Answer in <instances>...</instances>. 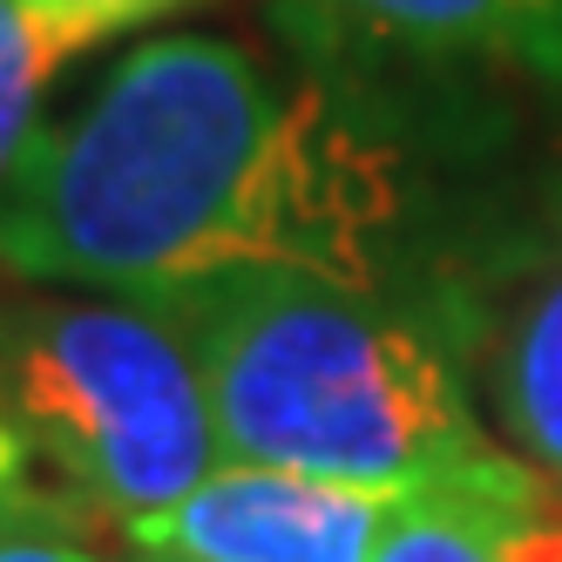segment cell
<instances>
[{"instance_id": "7c38bea8", "label": "cell", "mask_w": 562, "mask_h": 562, "mask_svg": "<svg viewBox=\"0 0 562 562\" xmlns=\"http://www.w3.org/2000/svg\"><path fill=\"white\" fill-rule=\"evenodd\" d=\"M123 562H164V555H136V549H130V555H123Z\"/></svg>"}, {"instance_id": "5b68a950", "label": "cell", "mask_w": 562, "mask_h": 562, "mask_svg": "<svg viewBox=\"0 0 562 562\" xmlns=\"http://www.w3.org/2000/svg\"><path fill=\"white\" fill-rule=\"evenodd\" d=\"M278 27L318 75L508 68L562 95V0H278Z\"/></svg>"}, {"instance_id": "ba28073f", "label": "cell", "mask_w": 562, "mask_h": 562, "mask_svg": "<svg viewBox=\"0 0 562 562\" xmlns=\"http://www.w3.org/2000/svg\"><path fill=\"white\" fill-rule=\"evenodd\" d=\"M68 61L75 55L42 21H27L14 0H0V211H8L27 156H34V143H42V130H48L42 102H48V82Z\"/></svg>"}, {"instance_id": "30bf717a", "label": "cell", "mask_w": 562, "mask_h": 562, "mask_svg": "<svg viewBox=\"0 0 562 562\" xmlns=\"http://www.w3.org/2000/svg\"><path fill=\"white\" fill-rule=\"evenodd\" d=\"M14 8L27 21H42L68 55H89V48L115 42V34H130V27H149L164 14L196 8V0H14Z\"/></svg>"}, {"instance_id": "52a82bcc", "label": "cell", "mask_w": 562, "mask_h": 562, "mask_svg": "<svg viewBox=\"0 0 562 562\" xmlns=\"http://www.w3.org/2000/svg\"><path fill=\"white\" fill-rule=\"evenodd\" d=\"M373 562H562V495L529 461L495 454L400 495Z\"/></svg>"}, {"instance_id": "8fae6325", "label": "cell", "mask_w": 562, "mask_h": 562, "mask_svg": "<svg viewBox=\"0 0 562 562\" xmlns=\"http://www.w3.org/2000/svg\"><path fill=\"white\" fill-rule=\"evenodd\" d=\"M0 562H102V555L68 529H27V536H0Z\"/></svg>"}, {"instance_id": "8992f818", "label": "cell", "mask_w": 562, "mask_h": 562, "mask_svg": "<svg viewBox=\"0 0 562 562\" xmlns=\"http://www.w3.org/2000/svg\"><path fill=\"white\" fill-rule=\"evenodd\" d=\"M440 312L508 454L529 461L562 495V190L542 211L536 237L502 265L481 312L448 299Z\"/></svg>"}, {"instance_id": "7a4b0ae2", "label": "cell", "mask_w": 562, "mask_h": 562, "mask_svg": "<svg viewBox=\"0 0 562 562\" xmlns=\"http://www.w3.org/2000/svg\"><path fill=\"white\" fill-rule=\"evenodd\" d=\"M136 305L183 333L224 461L414 495L508 454L481 427L440 299L312 271H237Z\"/></svg>"}, {"instance_id": "3957f363", "label": "cell", "mask_w": 562, "mask_h": 562, "mask_svg": "<svg viewBox=\"0 0 562 562\" xmlns=\"http://www.w3.org/2000/svg\"><path fill=\"white\" fill-rule=\"evenodd\" d=\"M0 407L89 521L130 529L224 468L204 373L164 312L102 292L0 299Z\"/></svg>"}, {"instance_id": "277c9868", "label": "cell", "mask_w": 562, "mask_h": 562, "mask_svg": "<svg viewBox=\"0 0 562 562\" xmlns=\"http://www.w3.org/2000/svg\"><path fill=\"white\" fill-rule=\"evenodd\" d=\"M393 508V488H346V481L224 461L177 508L130 521L123 542L164 562H373Z\"/></svg>"}, {"instance_id": "9c48e42d", "label": "cell", "mask_w": 562, "mask_h": 562, "mask_svg": "<svg viewBox=\"0 0 562 562\" xmlns=\"http://www.w3.org/2000/svg\"><path fill=\"white\" fill-rule=\"evenodd\" d=\"M27 529H68V536H82L89 515L48 481L42 454L27 448V434L14 427V414L0 407V536H27Z\"/></svg>"}, {"instance_id": "6da1fadb", "label": "cell", "mask_w": 562, "mask_h": 562, "mask_svg": "<svg viewBox=\"0 0 562 562\" xmlns=\"http://www.w3.org/2000/svg\"><path fill=\"white\" fill-rule=\"evenodd\" d=\"M414 183L339 75L224 34H156L42 130L0 211V271L164 299L237 271L393 285Z\"/></svg>"}]
</instances>
